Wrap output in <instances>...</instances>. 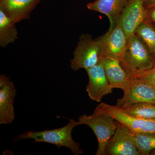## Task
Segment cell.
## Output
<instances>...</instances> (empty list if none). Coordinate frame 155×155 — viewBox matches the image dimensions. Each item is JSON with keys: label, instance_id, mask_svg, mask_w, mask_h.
I'll use <instances>...</instances> for the list:
<instances>
[{"label": "cell", "instance_id": "17", "mask_svg": "<svg viewBox=\"0 0 155 155\" xmlns=\"http://www.w3.org/2000/svg\"><path fill=\"white\" fill-rule=\"evenodd\" d=\"M123 110L127 114L140 119H155V104L147 102L136 103Z\"/></svg>", "mask_w": 155, "mask_h": 155}, {"label": "cell", "instance_id": "16", "mask_svg": "<svg viewBox=\"0 0 155 155\" xmlns=\"http://www.w3.org/2000/svg\"><path fill=\"white\" fill-rule=\"evenodd\" d=\"M134 34L144 43L155 60V26L147 22H142Z\"/></svg>", "mask_w": 155, "mask_h": 155}, {"label": "cell", "instance_id": "21", "mask_svg": "<svg viewBox=\"0 0 155 155\" xmlns=\"http://www.w3.org/2000/svg\"><path fill=\"white\" fill-rule=\"evenodd\" d=\"M143 2L147 10L155 6V0H143Z\"/></svg>", "mask_w": 155, "mask_h": 155}, {"label": "cell", "instance_id": "1", "mask_svg": "<svg viewBox=\"0 0 155 155\" xmlns=\"http://www.w3.org/2000/svg\"><path fill=\"white\" fill-rule=\"evenodd\" d=\"M80 125L78 121L70 119L64 127L51 130L35 131L28 130L20 134L14 139V141L24 140H33L35 143L43 142L55 145L58 148L65 147L69 149L74 155L83 153L80 148V143L74 141L72 137V131L76 126Z\"/></svg>", "mask_w": 155, "mask_h": 155}, {"label": "cell", "instance_id": "4", "mask_svg": "<svg viewBox=\"0 0 155 155\" xmlns=\"http://www.w3.org/2000/svg\"><path fill=\"white\" fill-rule=\"evenodd\" d=\"M103 56L97 38H93L89 34H81L70 60V67L74 71L86 69L98 64Z\"/></svg>", "mask_w": 155, "mask_h": 155}, {"label": "cell", "instance_id": "12", "mask_svg": "<svg viewBox=\"0 0 155 155\" xmlns=\"http://www.w3.org/2000/svg\"><path fill=\"white\" fill-rule=\"evenodd\" d=\"M100 63L102 64L108 80L113 88L124 90L130 81L131 76L123 68L120 61L113 57L103 56Z\"/></svg>", "mask_w": 155, "mask_h": 155}, {"label": "cell", "instance_id": "3", "mask_svg": "<svg viewBox=\"0 0 155 155\" xmlns=\"http://www.w3.org/2000/svg\"><path fill=\"white\" fill-rule=\"evenodd\" d=\"M80 125H87L96 136L98 147L96 155H106L108 142L113 137L117 127V122L112 117L94 111L90 115L86 114L79 116Z\"/></svg>", "mask_w": 155, "mask_h": 155}, {"label": "cell", "instance_id": "20", "mask_svg": "<svg viewBox=\"0 0 155 155\" xmlns=\"http://www.w3.org/2000/svg\"><path fill=\"white\" fill-rule=\"evenodd\" d=\"M144 22L155 26V6L147 10L146 15Z\"/></svg>", "mask_w": 155, "mask_h": 155}, {"label": "cell", "instance_id": "5", "mask_svg": "<svg viewBox=\"0 0 155 155\" xmlns=\"http://www.w3.org/2000/svg\"><path fill=\"white\" fill-rule=\"evenodd\" d=\"M94 111L110 116L134 133H155V119H140L127 114L123 109L116 105H111L105 103H101Z\"/></svg>", "mask_w": 155, "mask_h": 155}, {"label": "cell", "instance_id": "8", "mask_svg": "<svg viewBox=\"0 0 155 155\" xmlns=\"http://www.w3.org/2000/svg\"><path fill=\"white\" fill-rule=\"evenodd\" d=\"M88 82L86 91L90 99L100 103L104 97L113 92L111 85L106 75L105 71L101 63L86 69Z\"/></svg>", "mask_w": 155, "mask_h": 155}, {"label": "cell", "instance_id": "6", "mask_svg": "<svg viewBox=\"0 0 155 155\" xmlns=\"http://www.w3.org/2000/svg\"><path fill=\"white\" fill-rule=\"evenodd\" d=\"M123 91V97L117 100L116 104L121 109L138 103L155 104V85L141 78L131 76L130 81Z\"/></svg>", "mask_w": 155, "mask_h": 155}, {"label": "cell", "instance_id": "13", "mask_svg": "<svg viewBox=\"0 0 155 155\" xmlns=\"http://www.w3.org/2000/svg\"><path fill=\"white\" fill-rule=\"evenodd\" d=\"M41 0H0V10L15 23L30 18Z\"/></svg>", "mask_w": 155, "mask_h": 155}, {"label": "cell", "instance_id": "7", "mask_svg": "<svg viewBox=\"0 0 155 155\" xmlns=\"http://www.w3.org/2000/svg\"><path fill=\"white\" fill-rule=\"evenodd\" d=\"M117 123L116 132L106 147V155H140L134 134L125 125Z\"/></svg>", "mask_w": 155, "mask_h": 155}, {"label": "cell", "instance_id": "2", "mask_svg": "<svg viewBox=\"0 0 155 155\" xmlns=\"http://www.w3.org/2000/svg\"><path fill=\"white\" fill-rule=\"evenodd\" d=\"M121 65L129 74L133 71H146L155 66V60L146 46L135 34L127 39Z\"/></svg>", "mask_w": 155, "mask_h": 155}, {"label": "cell", "instance_id": "19", "mask_svg": "<svg viewBox=\"0 0 155 155\" xmlns=\"http://www.w3.org/2000/svg\"><path fill=\"white\" fill-rule=\"evenodd\" d=\"M130 75L149 81L155 86V66L146 71H133Z\"/></svg>", "mask_w": 155, "mask_h": 155}, {"label": "cell", "instance_id": "15", "mask_svg": "<svg viewBox=\"0 0 155 155\" xmlns=\"http://www.w3.org/2000/svg\"><path fill=\"white\" fill-rule=\"evenodd\" d=\"M15 23L3 11L0 10V46L6 47L18 38Z\"/></svg>", "mask_w": 155, "mask_h": 155}, {"label": "cell", "instance_id": "10", "mask_svg": "<svg viewBox=\"0 0 155 155\" xmlns=\"http://www.w3.org/2000/svg\"><path fill=\"white\" fill-rule=\"evenodd\" d=\"M17 90L10 78L0 75V124H11L15 119L14 100Z\"/></svg>", "mask_w": 155, "mask_h": 155}, {"label": "cell", "instance_id": "14", "mask_svg": "<svg viewBox=\"0 0 155 155\" xmlns=\"http://www.w3.org/2000/svg\"><path fill=\"white\" fill-rule=\"evenodd\" d=\"M128 0H96L87 4V9L105 15L110 22L109 29L114 28Z\"/></svg>", "mask_w": 155, "mask_h": 155}, {"label": "cell", "instance_id": "9", "mask_svg": "<svg viewBox=\"0 0 155 155\" xmlns=\"http://www.w3.org/2000/svg\"><path fill=\"white\" fill-rule=\"evenodd\" d=\"M97 38L103 56H110L122 61L125 54L127 38L119 22L114 28L109 29L107 33Z\"/></svg>", "mask_w": 155, "mask_h": 155}, {"label": "cell", "instance_id": "11", "mask_svg": "<svg viewBox=\"0 0 155 155\" xmlns=\"http://www.w3.org/2000/svg\"><path fill=\"white\" fill-rule=\"evenodd\" d=\"M146 13L143 0H128L118 21L127 38L134 34L139 25L144 22Z\"/></svg>", "mask_w": 155, "mask_h": 155}, {"label": "cell", "instance_id": "18", "mask_svg": "<svg viewBox=\"0 0 155 155\" xmlns=\"http://www.w3.org/2000/svg\"><path fill=\"white\" fill-rule=\"evenodd\" d=\"M140 155H150L155 149V133H134Z\"/></svg>", "mask_w": 155, "mask_h": 155}]
</instances>
